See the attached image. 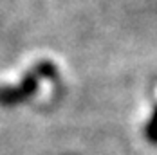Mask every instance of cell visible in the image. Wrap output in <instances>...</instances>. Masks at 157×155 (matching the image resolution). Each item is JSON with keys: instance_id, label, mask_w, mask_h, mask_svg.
Segmentation results:
<instances>
[{"instance_id": "6da1fadb", "label": "cell", "mask_w": 157, "mask_h": 155, "mask_svg": "<svg viewBox=\"0 0 157 155\" xmlns=\"http://www.w3.org/2000/svg\"><path fill=\"white\" fill-rule=\"evenodd\" d=\"M144 134H146V139L150 141V142L157 144V108L154 110L150 121L146 124V132H144Z\"/></svg>"}]
</instances>
